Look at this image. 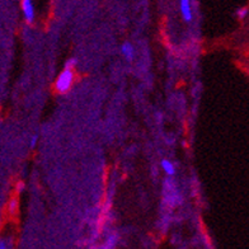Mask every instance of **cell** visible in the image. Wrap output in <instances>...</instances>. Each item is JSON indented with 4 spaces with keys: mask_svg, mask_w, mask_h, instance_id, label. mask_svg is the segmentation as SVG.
<instances>
[{
    "mask_svg": "<svg viewBox=\"0 0 249 249\" xmlns=\"http://www.w3.org/2000/svg\"><path fill=\"white\" fill-rule=\"evenodd\" d=\"M248 13H249L248 8L242 7V8H239V9L236 10V17H238L239 19H244V18H247Z\"/></svg>",
    "mask_w": 249,
    "mask_h": 249,
    "instance_id": "obj_6",
    "label": "cell"
},
{
    "mask_svg": "<svg viewBox=\"0 0 249 249\" xmlns=\"http://www.w3.org/2000/svg\"><path fill=\"white\" fill-rule=\"evenodd\" d=\"M0 249H8V246H7V243H5V240H0Z\"/></svg>",
    "mask_w": 249,
    "mask_h": 249,
    "instance_id": "obj_12",
    "label": "cell"
},
{
    "mask_svg": "<svg viewBox=\"0 0 249 249\" xmlns=\"http://www.w3.org/2000/svg\"><path fill=\"white\" fill-rule=\"evenodd\" d=\"M161 168H163V171L165 172V174L169 176V177H173L174 174H176V167H174V164L172 163L171 160H168V159L161 160Z\"/></svg>",
    "mask_w": 249,
    "mask_h": 249,
    "instance_id": "obj_5",
    "label": "cell"
},
{
    "mask_svg": "<svg viewBox=\"0 0 249 249\" xmlns=\"http://www.w3.org/2000/svg\"><path fill=\"white\" fill-rule=\"evenodd\" d=\"M23 190H24V183H22V182L17 183V191H18V192H22Z\"/></svg>",
    "mask_w": 249,
    "mask_h": 249,
    "instance_id": "obj_11",
    "label": "cell"
},
{
    "mask_svg": "<svg viewBox=\"0 0 249 249\" xmlns=\"http://www.w3.org/2000/svg\"><path fill=\"white\" fill-rule=\"evenodd\" d=\"M37 140H38V135H33L32 139H31V144H30L31 148H35V146H36Z\"/></svg>",
    "mask_w": 249,
    "mask_h": 249,
    "instance_id": "obj_10",
    "label": "cell"
},
{
    "mask_svg": "<svg viewBox=\"0 0 249 249\" xmlns=\"http://www.w3.org/2000/svg\"><path fill=\"white\" fill-rule=\"evenodd\" d=\"M121 53H122V55L126 57V60H128V61H131V60L134 59L135 50H134V47H132L131 43L124 42L121 47Z\"/></svg>",
    "mask_w": 249,
    "mask_h": 249,
    "instance_id": "obj_4",
    "label": "cell"
},
{
    "mask_svg": "<svg viewBox=\"0 0 249 249\" xmlns=\"http://www.w3.org/2000/svg\"><path fill=\"white\" fill-rule=\"evenodd\" d=\"M115 243H116V238L113 235L109 236L108 242L106 243L105 246H102L99 249H113V247H115Z\"/></svg>",
    "mask_w": 249,
    "mask_h": 249,
    "instance_id": "obj_7",
    "label": "cell"
},
{
    "mask_svg": "<svg viewBox=\"0 0 249 249\" xmlns=\"http://www.w3.org/2000/svg\"><path fill=\"white\" fill-rule=\"evenodd\" d=\"M72 82H74V72H72V69H64L60 72V75L57 76V79H56V92L60 93V94L68 93L70 90V88H71Z\"/></svg>",
    "mask_w": 249,
    "mask_h": 249,
    "instance_id": "obj_1",
    "label": "cell"
},
{
    "mask_svg": "<svg viewBox=\"0 0 249 249\" xmlns=\"http://www.w3.org/2000/svg\"><path fill=\"white\" fill-rule=\"evenodd\" d=\"M76 64V60L75 59H70L65 62V69H72L74 65Z\"/></svg>",
    "mask_w": 249,
    "mask_h": 249,
    "instance_id": "obj_9",
    "label": "cell"
},
{
    "mask_svg": "<svg viewBox=\"0 0 249 249\" xmlns=\"http://www.w3.org/2000/svg\"><path fill=\"white\" fill-rule=\"evenodd\" d=\"M180 13L183 16V19L186 22L192 20V8H191V0H179Z\"/></svg>",
    "mask_w": 249,
    "mask_h": 249,
    "instance_id": "obj_3",
    "label": "cell"
},
{
    "mask_svg": "<svg viewBox=\"0 0 249 249\" xmlns=\"http://www.w3.org/2000/svg\"><path fill=\"white\" fill-rule=\"evenodd\" d=\"M22 10L23 16L28 23H32L35 19V7H33V0H22Z\"/></svg>",
    "mask_w": 249,
    "mask_h": 249,
    "instance_id": "obj_2",
    "label": "cell"
},
{
    "mask_svg": "<svg viewBox=\"0 0 249 249\" xmlns=\"http://www.w3.org/2000/svg\"><path fill=\"white\" fill-rule=\"evenodd\" d=\"M17 210H18V200L17 198H12L9 202V213H16Z\"/></svg>",
    "mask_w": 249,
    "mask_h": 249,
    "instance_id": "obj_8",
    "label": "cell"
}]
</instances>
